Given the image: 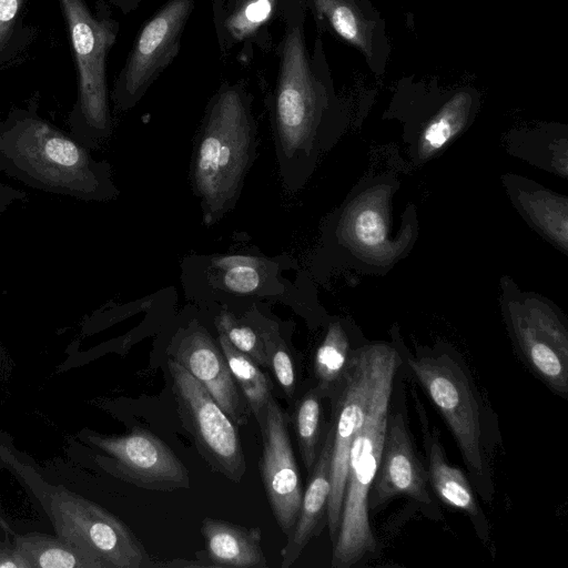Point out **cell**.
<instances>
[{"label":"cell","instance_id":"17","mask_svg":"<svg viewBox=\"0 0 568 568\" xmlns=\"http://www.w3.org/2000/svg\"><path fill=\"white\" fill-rule=\"evenodd\" d=\"M262 434L260 475L274 518L288 537L298 517L303 488L288 433V417L272 397L267 404Z\"/></svg>","mask_w":568,"mask_h":568},{"label":"cell","instance_id":"1","mask_svg":"<svg viewBox=\"0 0 568 568\" xmlns=\"http://www.w3.org/2000/svg\"><path fill=\"white\" fill-rule=\"evenodd\" d=\"M303 6L296 10L284 37L281 67L270 103L271 132L278 174L287 193L300 192L313 175L320 158L329 150L346 124V106L337 97L324 54L316 40L308 54Z\"/></svg>","mask_w":568,"mask_h":568},{"label":"cell","instance_id":"22","mask_svg":"<svg viewBox=\"0 0 568 568\" xmlns=\"http://www.w3.org/2000/svg\"><path fill=\"white\" fill-rule=\"evenodd\" d=\"M0 523L11 532L14 547L31 568H104L97 557L63 537L39 532L20 535L9 529L2 519Z\"/></svg>","mask_w":568,"mask_h":568},{"label":"cell","instance_id":"28","mask_svg":"<svg viewBox=\"0 0 568 568\" xmlns=\"http://www.w3.org/2000/svg\"><path fill=\"white\" fill-rule=\"evenodd\" d=\"M263 304L260 315V333L264 344L268 367L288 399L295 394L296 379L288 346L283 337L282 327L276 317L267 313Z\"/></svg>","mask_w":568,"mask_h":568},{"label":"cell","instance_id":"5","mask_svg":"<svg viewBox=\"0 0 568 568\" xmlns=\"http://www.w3.org/2000/svg\"><path fill=\"white\" fill-rule=\"evenodd\" d=\"M405 364L448 426L476 493L486 501L495 495L491 435L487 408L462 355L449 346L419 348L415 354L396 346Z\"/></svg>","mask_w":568,"mask_h":568},{"label":"cell","instance_id":"4","mask_svg":"<svg viewBox=\"0 0 568 568\" xmlns=\"http://www.w3.org/2000/svg\"><path fill=\"white\" fill-rule=\"evenodd\" d=\"M181 285L201 305L281 303L296 310L312 302L306 271L287 254L268 256L253 248L191 253L181 261Z\"/></svg>","mask_w":568,"mask_h":568},{"label":"cell","instance_id":"15","mask_svg":"<svg viewBox=\"0 0 568 568\" xmlns=\"http://www.w3.org/2000/svg\"><path fill=\"white\" fill-rule=\"evenodd\" d=\"M182 320L171 335L166 354L209 390L237 426L247 425L250 407L231 374L217 339L196 314L194 306H191V314Z\"/></svg>","mask_w":568,"mask_h":568},{"label":"cell","instance_id":"24","mask_svg":"<svg viewBox=\"0 0 568 568\" xmlns=\"http://www.w3.org/2000/svg\"><path fill=\"white\" fill-rule=\"evenodd\" d=\"M348 335L341 322H331L314 356L315 386L324 398H332L342 383L351 357Z\"/></svg>","mask_w":568,"mask_h":568},{"label":"cell","instance_id":"11","mask_svg":"<svg viewBox=\"0 0 568 568\" xmlns=\"http://www.w3.org/2000/svg\"><path fill=\"white\" fill-rule=\"evenodd\" d=\"M90 443L102 454L100 465L111 475L148 490L190 488V474L174 452L148 429L134 427L124 435L90 433Z\"/></svg>","mask_w":568,"mask_h":568},{"label":"cell","instance_id":"29","mask_svg":"<svg viewBox=\"0 0 568 568\" xmlns=\"http://www.w3.org/2000/svg\"><path fill=\"white\" fill-rule=\"evenodd\" d=\"M277 1L237 0L235 9L226 18L227 34L236 40L252 36L273 16Z\"/></svg>","mask_w":568,"mask_h":568},{"label":"cell","instance_id":"6","mask_svg":"<svg viewBox=\"0 0 568 568\" xmlns=\"http://www.w3.org/2000/svg\"><path fill=\"white\" fill-rule=\"evenodd\" d=\"M402 365L397 347L383 343L366 415L349 450L341 520L333 544V568H349L376 549L368 495L379 464L395 379Z\"/></svg>","mask_w":568,"mask_h":568},{"label":"cell","instance_id":"8","mask_svg":"<svg viewBox=\"0 0 568 568\" xmlns=\"http://www.w3.org/2000/svg\"><path fill=\"white\" fill-rule=\"evenodd\" d=\"M168 368L179 418L199 455L213 471L242 481L246 460L237 425L183 366L169 357Z\"/></svg>","mask_w":568,"mask_h":568},{"label":"cell","instance_id":"19","mask_svg":"<svg viewBox=\"0 0 568 568\" xmlns=\"http://www.w3.org/2000/svg\"><path fill=\"white\" fill-rule=\"evenodd\" d=\"M415 404L426 452L430 489L445 505L463 511L469 518L478 538L484 544L489 542V521L480 507L471 481L462 469L448 462L440 434L430 425L424 406L416 396Z\"/></svg>","mask_w":568,"mask_h":568},{"label":"cell","instance_id":"9","mask_svg":"<svg viewBox=\"0 0 568 568\" xmlns=\"http://www.w3.org/2000/svg\"><path fill=\"white\" fill-rule=\"evenodd\" d=\"M49 510L57 535L97 557L104 568L156 567L132 530L100 505L59 488L49 498Z\"/></svg>","mask_w":568,"mask_h":568},{"label":"cell","instance_id":"13","mask_svg":"<svg viewBox=\"0 0 568 568\" xmlns=\"http://www.w3.org/2000/svg\"><path fill=\"white\" fill-rule=\"evenodd\" d=\"M194 0H169L140 31L111 94L118 111L132 109L176 55Z\"/></svg>","mask_w":568,"mask_h":568},{"label":"cell","instance_id":"14","mask_svg":"<svg viewBox=\"0 0 568 568\" xmlns=\"http://www.w3.org/2000/svg\"><path fill=\"white\" fill-rule=\"evenodd\" d=\"M409 497L425 516L440 520L442 513L433 498L426 467L416 453L406 410L402 402H390L382 455L369 495V511L379 510L398 496Z\"/></svg>","mask_w":568,"mask_h":568},{"label":"cell","instance_id":"2","mask_svg":"<svg viewBox=\"0 0 568 568\" xmlns=\"http://www.w3.org/2000/svg\"><path fill=\"white\" fill-rule=\"evenodd\" d=\"M39 93L0 120V171L47 193L85 202H110L120 195L112 166L39 113Z\"/></svg>","mask_w":568,"mask_h":568},{"label":"cell","instance_id":"31","mask_svg":"<svg viewBox=\"0 0 568 568\" xmlns=\"http://www.w3.org/2000/svg\"><path fill=\"white\" fill-rule=\"evenodd\" d=\"M27 193L0 181V213L12 204L24 201Z\"/></svg>","mask_w":568,"mask_h":568},{"label":"cell","instance_id":"23","mask_svg":"<svg viewBox=\"0 0 568 568\" xmlns=\"http://www.w3.org/2000/svg\"><path fill=\"white\" fill-rule=\"evenodd\" d=\"M216 339L251 414L257 425L263 426L268 400L273 397V383L252 358L236 349L224 335L217 333Z\"/></svg>","mask_w":568,"mask_h":568},{"label":"cell","instance_id":"26","mask_svg":"<svg viewBox=\"0 0 568 568\" xmlns=\"http://www.w3.org/2000/svg\"><path fill=\"white\" fill-rule=\"evenodd\" d=\"M28 0H0V71L20 62L37 37L23 22Z\"/></svg>","mask_w":568,"mask_h":568},{"label":"cell","instance_id":"10","mask_svg":"<svg viewBox=\"0 0 568 568\" xmlns=\"http://www.w3.org/2000/svg\"><path fill=\"white\" fill-rule=\"evenodd\" d=\"M382 345L373 343L352 351L342 383L331 398L333 445L326 526L332 544L341 520L351 446L366 415Z\"/></svg>","mask_w":568,"mask_h":568},{"label":"cell","instance_id":"25","mask_svg":"<svg viewBox=\"0 0 568 568\" xmlns=\"http://www.w3.org/2000/svg\"><path fill=\"white\" fill-rule=\"evenodd\" d=\"M517 205L532 224L562 246H567V202L558 195L542 190L520 192L516 196Z\"/></svg>","mask_w":568,"mask_h":568},{"label":"cell","instance_id":"12","mask_svg":"<svg viewBox=\"0 0 568 568\" xmlns=\"http://www.w3.org/2000/svg\"><path fill=\"white\" fill-rule=\"evenodd\" d=\"M506 321L515 346L551 392L568 397V331L549 304L525 297L507 304Z\"/></svg>","mask_w":568,"mask_h":568},{"label":"cell","instance_id":"27","mask_svg":"<svg viewBox=\"0 0 568 568\" xmlns=\"http://www.w3.org/2000/svg\"><path fill=\"white\" fill-rule=\"evenodd\" d=\"M317 388L310 389L295 404L291 422L295 432L302 462L312 473L322 445V399Z\"/></svg>","mask_w":568,"mask_h":568},{"label":"cell","instance_id":"18","mask_svg":"<svg viewBox=\"0 0 568 568\" xmlns=\"http://www.w3.org/2000/svg\"><path fill=\"white\" fill-rule=\"evenodd\" d=\"M318 24L364 59L375 77H382L392 53L386 22L371 0H304Z\"/></svg>","mask_w":568,"mask_h":568},{"label":"cell","instance_id":"7","mask_svg":"<svg viewBox=\"0 0 568 568\" xmlns=\"http://www.w3.org/2000/svg\"><path fill=\"white\" fill-rule=\"evenodd\" d=\"M58 1L77 69V100L68 118L69 132L85 148L97 150L113 130L105 65L119 24L102 0L97 1L95 10L85 0Z\"/></svg>","mask_w":568,"mask_h":568},{"label":"cell","instance_id":"30","mask_svg":"<svg viewBox=\"0 0 568 568\" xmlns=\"http://www.w3.org/2000/svg\"><path fill=\"white\" fill-rule=\"evenodd\" d=\"M0 568H31V566L16 547H7L0 548Z\"/></svg>","mask_w":568,"mask_h":568},{"label":"cell","instance_id":"20","mask_svg":"<svg viewBox=\"0 0 568 568\" xmlns=\"http://www.w3.org/2000/svg\"><path fill=\"white\" fill-rule=\"evenodd\" d=\"M320 454L303 493L301 508L294 529L281 550V568L291 567L301 556L312 538L318 536L327 525V504L331 491V456L333 423L327 425Z\"/></svg>","mask_w":568,"mask_h":568},{"label":"cell","instance_id":"16","mask_svg":"<svg viewBox=\"0 0 568 568\" xmlns=\"http://www.w3.org/2000/svg\"><path fill=\"white\" fill-rule=\"evenodd\" d=\"M394 99L424 115L418 142L426 155L444 148L466 129L480 105V94L474 87L446 89L436 80H414L410 77L398 81Z\"/></svg>","mask_w":568,"mask_h":568},{"label":"cell","instance_id":"3","mask_svg":"<svg viewBox=\"0 0 568 568\" xmlns=\"http://www.w3.org/2000/svg\"><path fill=\"white\" fill-rule=\"evenodd\" d=\"M257 145L250 94L241 85H222L206 105L190 161V185L205 226L235 209Z\"/></svg>","mask_w":568,"mask_h":568},{"label":"cell","instance_id":"21","mask_svg":"<svg viewBox=\"0 0 568 568\" xmlns=\"http://www.w3.org/2000/svg\"><path fill=\"white\" fill-rule=\"evenodd\" d=\"M200 532L204 550L196 559L205 567L266 568L267 559L262 547L260 527H244L227 520L205 517Z\"/></svg>","mask_w":568,"mask_h":568}]
</instances>
